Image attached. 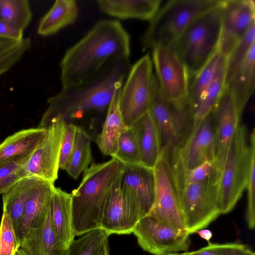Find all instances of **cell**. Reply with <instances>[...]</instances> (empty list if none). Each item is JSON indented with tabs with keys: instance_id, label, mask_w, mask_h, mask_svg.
<instances>
[{
	"instance_id": "cell-30",
	"label": "cell",
	"mask_w": 255,
	"mask_h": 255,
	"mask_svg": "<svg viewBox=\"0 0 255 255\" xmlns=\"http://www.w3.org/2000/svg\"><path fill=\"white\" fill-rule=\"evenodd\" d=\"M92 137L82 127H77L73 148L64 170L74 179L88 168L92 160Z\"/></svg>"
},
{
	"instance_id": "cell-42",
	"label": "cell",
	"mask_w": 255,
	"mask_h": 255,
	"mask_svg": "<svg viewBox=\"0 0 255 255\" xmlns=\"http://www.w3.org/2000/svg\"><path fill=\"white\" fill-rule=\"evenodd\" d=\"M222 255H255L247 245L238 243L221 244Z\"/></svg>"
},
{
	"instance_id": "cell-18",
	"label": "cell",
	"mask_w": 255,
	"mask_h": 255,
	"mask_svg": "<svg viewBox=\"0 0 255 255\" xmlns=\"http://www.w3.org/2000/svg\"><path fill=\"white\" fill-rule=\"evenodd\" d=\"M241 119L230 90L225 88L214 109V159L220 172Z\"/></svg>"
},
{
	"instance_id": "cell-10",
	"label": "cell",
	"mask_w": 255,
	"mask_h": 255,
	"mask_svg": "<svg viewBox=\"0 0 255 255\" xmlns=\"http://www.w3.org/2000/svg\"><path fill=\"white\" fill-rule=\"evenodd\" d=\"M214 110L190 131L180 145L169 153L172 174L191 170L214 159Z\"/></svg>"
},
{
	"instance_id": "cell-41",
	"label": "cell",
	"mask_w": 255,
	"mask_h": 255,
	"mask_svg": "<svg viewBox=\"0 0 255 255\" xmlns=\"http://www.w3.org/2000/svg\"><path fill=\"white\" fill-rule=\"evenodd\" d=\"M76 125L71 123L66 124L61 140L59 167L64 170L72 152L77 128Z\"/></svg>"
},
{
	"instance_id": "cell-16",
	"label": "cell",
	"mask_w": 255,
	"mask_h": 255,
	"mask_svg": "<svg viewBox=\"0 0 255 255\" xmlns=\"http://www.w3.org/2000/svg\"><path fill=\"white\" fill-rule=\"evenodd\" d=\"M121 174L109 193L102 214L101 229L109 236L130 234L140 220L136 209L122 187Z\"/></svg>"
},
{
	"instance_id": "cell-13",
	"label": "cell",
	"mask_w": 255,
	"mask_h": 255,
	"mask_svg": "<svg viewBox=\"0 0 255 255\" xmlns=\"http://www.w3.org/2000/svg\"><path fill=\"white\" fill-rule=\"evenodd\" d=\"M149 113L158 128L162 149H166L170 153L180 145L188 135L186 133L188 124H192V112L190 104L183 109L173 107L162 97L157 82Z\"/></svg>"
},
{
	"instance_id": "cell-4",
	"label": "cell",
	"mask_w": 255,
	"mask_h": 255,
	"mask_svg": "<svg viewBox=\"0 0 255 255\" xmlns=\"http://www.w3.org/2000/svg\"><path fill=\"white\" fill-rule=\"evenodd\" d=\"M223 0H170L149 21L143 34V50L172 46L197 18L219 6Z\"/></svg>"
},
{
	"instance_id": "cell-9",
	"label": "cell",
	"mask_w": 255,
	"mask_h": 255,
	"mask_svg": "<svg viewBox=\"0 0 255 255\" xmlns=\"http://www.w3.org/2000/svg\"><path fill=\"white\" fill-rule=\"evenodd\" d=\"M152 50L153 66L162 97L176 108L187 107L190 104V77L186 66L172 46Z\"/></svg>"
},
{
	"instance_id": "cell-38",
	"label": "cell",
	"mask_w": 255,
	"mask_h": 255,
	"mask_svg": "<svg viewBox=\"0 0 255 255\" xmlns=\"http://www.w3.org/2000/svg\"><path fill=\"white\" fill-rule=\"evenodd\" d=\"M19 246L10 218L3 209L0 225V255H14Z\"/></svg>"
},
{
	"instance_id": "cell-3",
	"label": "cell",
	"mask_w": 255,
	"mask_h": 255,
	"mask_svg": "<svg viewBox=\"0 0 255 255\" xmlns=\"http://www.w3.org/2000/svg\"><path fill=\"white\" fill-rule=\"evenodd\" d=\"M124 164L115 158L93 163L71 194L72 225L76 236L101 229L104 208L109 193L121 174Z\"/></svg>"
},
{
	"instance_id": "cell-28",
	"label": "cell",
	"mask_w": 255,
	"mask_h": 255,
	"mask_svg": "<svg viewBox=\"0 0 255 255\" xmlns=\"http://www.w3.org/2000/svg\"><path fill=\"white\" fill-rule=\"evenodd\" d=\"M78 14V8L74 0H57L48 12L41 19L37 32L42 36L56 33L73 23Z\"/></svg>"
},
{
	"instance_id": "cell-24",
	"label": "cell",
	"mask_w": 255,
	"mask_h": 255,
	"mask_svg": "<svg viewBox=\"0 0 255 255\" xmlns=\"http://www.w3.org/2000/svg\"><path fill=\"white\" fill-rule=\"evenodd\" d=\"M46 129L38 128L19 130L0 144V165L12 159L32 154L46 134Z\"/></svg>"
},
{
	"instance_id": "cell-35",
	"label": "cell",
	"mask_w": 255,
	"mask_h": 255,
	"mask_svg": "<svg viewBox=\"0 0 255 255\" xmlns=\"http://www.w3.org/2000/svg\"><path fill=\"white\" fill-rule=\"evenodd\" d=\"M31 155L15 158L0 165V195L21 179L30 176L26 165Z\"/></svg>"
},
{
	"instance_id": "cell-6",
	"label": "cell",
	"mask_w": 255,
	"mask_h": 255,
	"mask_svg": "<svg viewBox=\"0 0 255 255\" xmlns=\"http://www.w3.org/2000/svg\"><path fill=\"white\" fill-rule=\"evenodd\" d=\"M222 3L194 21L172 46L186 66L190 79L218 50Z\"/></svg>"
},
{
	"instance_id": "cell-27",
	"label": "cell",
	"mask_w": 255,
	"mask_h": 255,
	"mask_svg": "<svg viewBox=\"0 0 255 255\" xmlns=\"http://www.w3.org/2000/svg\"><path fill=\"white\" fill-rule=\"evenodd\" d=\"M255 45L252 47L244 64L226 87L230 90L241 117L255 91Z\"/></svg>"
},
{
	"instance_id": "cell-15",
	"label": "cell",
	"mask_w": 255,
	"mask_h": 255,
	"mask_svg": "<svg viewBox=\"0 0 255 255\" xmlns=\"http://www.w3.org/2000/svg\"><path fill=\"white\" fill-rule=\"evenodd\" d=\"M65 123L58 121L47 128L45 136L35 149L26 165L30 176L51 182L58 178L61 140Z\"/></svg>"
},
{
	"instance_id": "cell-1",
	"label": "cell",
	"mask_w": 255,
	"mask_h": 255,
	"mask_svg": "<svg viewBox=\"0 0 255 255\" xmlns=\"http://www.w3.org/2000/svg\"><path fill=\"white\" fill-rule=\"evenodd\" d=\"M130 54V36L121 22L100 20L65 52L60 63L62 87L86 82Z\"/></svg>"
},
{
	"instance_id": "cell-29",
	"label": "cell",
	"mask_w": 255,
	"mask_h": 255,
	"mask_svg": "<svg viewBox=\"0 0 255 255\" xmlns=\"http://www.w3.org/2000/svg\"><path fill=\"white\" fill-rule=\"evenodd\" d=\"M226 58L222 56L214 77L208 87L202 99L192 115L190 131L193 130L215 108L225 88Z\"/></svg>"
},
{
	"instance_id": "cell-21",
	"label": "cell",
	"mask_w": 255,
	"mask_h": 255,
	"mask_svg": "<svg viewBox=\"0 0 255 255\" xmlns=\"http://www.w3.org/2000/svg\"><path fill=\"white\" fill-rule=\"evenodd\" d=\"M160 0H98L104 13L120 19L151 20L161 6Z\"/></svg>"
},
{
	"instance_id": "cell-17",
	"label": "cell",
	"mask_w": 255,
	"mask_h": 255,
	"mask_svg": "<svg viewBox=\"0 0 255 255\" xmlns=\"http://www.w3.org/2000/svg\"><path fill=\"white\" fill-rule=\"evenodd\" d=\"M122 187L136 209L140 220L148 215L155 198L153 168L141 164L124 165L121 176Z\"/></svg>"
},
{
	"instance_id": "cell-26",
	"label": "cell",
	"mask_w": 255,
	"mask_h": 255,
	"mask_svg": "<svg viewBox=\"0 0 255 255\" xmlns=\"http://www.w3.org/2000/svg\"><path fill=\"white\" fill-rule=\"evenodd\" d=\"M40 180L35 176L25 177L2 194L3 209L10 218L17 240L25 205Z\"/></svg>"
},
{
	"instance_id": "cell-23",
	"label": "cell",
	"mask_w": 255,
	"mask_h": 255,
	"mask_svg": "<svg viewBox=\"0 0 255 255\" xmlns=\"http://www.w3.org/2000/svg\"><path fill=\"white\" fill-rule=\"evenodd\" d=\"M122 87L115 92L106 113L102 131L96 140L100 151L105 155L112 156L115 154L120 136L128 128L124 124L120 111L119 100Z\"/></svg>"
},
{
	"instance_id": "cell-47",
	"label": "cell",
	"mask_w": 255,
	"mask_h": 255,
	"mask_svg": "<svg viewBox=\"0 0 255 255\" xmlns=\"http://www.w3.org/2000/svg\"><path fill=\"white\" fill-rule=\"evenodd\" d=\"M99 255H109L108 239L106 240L104 242Z\"/></svg>"
},
{
	"instance_id": "cell-25",
	"label": "cell",
	"mask_w": 255,
	"mask_h": 255,
	"mask_svg": "<svg viewBox=\"0 0 255 255\" xmlns=\"http://www.w3.org/2000/svg\"><path fill=\"white\" fill-rule=\"evenodd\" d=\"M137 134L141 164L153 168L162 152L159 132L148 112L133 126Z\"/></svg>"
},
{
	"instance_id": "cell-31",
	"label": "cell",
	"mask_w": 255,
	"mask_h": 255,
	"mask_svg": "<svg viewBox=\"0 0 255 255\" xmlns=\"http://www.w3.org/2000/svg\"><path fill=\"white\" fill-rule=\"evenodd\" d=\"M222 56L217 50L193 77V80L189 86V103L192 115L199 106L211 82Z\"/></svg>"
},
{
	"instance_id": "cell-43",
	"label": "cell",
	"mask_w": 255,
	"mask_h": 255,
	"mask_svg": "<svg viewBox=\"0 0 255 255\" xmlns=\"http://www.w3.org/2000/svg\"><path fill=\"white\" fill-rule=\"evenodd\" d=\"M0 35L17 41L23 38V31L0 19Z\"/></svg>"
},
{
	"instance_id": "cell-12",
	"label": "cell",
	"mask_w": 255,
	"mask_h": 255,
	"mask_svg": "<svg viewBox=\"0 0 255 255\" xmlns=\"http://www.w3.org/2000/svg\"><path fill=\"white\" fill-rule=\"evenodd\" d=\"M132 233L139 246L154 255H169L186 251L191 244L190 235L185 230L175 229L150 215L139 220Z\"/></svg>"
},
{
	"instance_id": "cell-40",
	"label": "cell",
	"mask_w": 255,
	"mask_h": 255,
	"mask_svg": "<svg viewBox=\"0 0 255 255\" xmlns=\"http://www.w3.org/2000/svg\"><path fill=\"white\" fill-rule=\"evenodd\" d=\"M246 189H247L246 219L248 227L253 230L255 225V152L252 156Z\"/></svg>"
},
{
	"instance_id": "cell-20",
	"label": "cell",
	"mask_w": 255,
	"mask_h": 255,
	"mask_svg": "<svg viewBox=\"0 0 255 255\" xmlns=\"http://www.w3.org/2000/svg\"><path fill=\"white\" fill-rule=\"evenodd\" d=\"M50 209L51 204L44 223L29 229L20 240L19 249L24 255H66L67 247L57 239L54 232Z\"/></svg>"
},
{
	"instance_id": "cell-48",
	"label": "cell",
	"mask_w": 255,
	"mask_h": 255,
	"mask_svg": "<svg viewBox=\"0 0 255 255\" xmlns=\"http://www.w3.org/2000/svg\"><path fill=\"white\" fill-rule=\"evenodd\" d=\"M14 255H24L21 250L18 248Z\"/></svg>"
},
{
	"instance_id": "cell-45",
	"label": "cell",
	"mask_w": 255,
	"mask_h": 255,
	"mask_svg": "<svg viewBox=\"0 0 255 255\" xmlns=\"http://www.w3.org/2000/svg\"><path fill=\"white\" fill-rule=\"evenodd\" d=\"M21 41H17L0 35V52L12 48L19 44Z\"/></svg>"
},
{
	"instance_id": "cell-36",
	"label": "cell",
	"mask_w": 255,
	"mask_h": 255,
	"mask_svg": "<svg viewBox=\"0 0 255 255\" xmlns=\"http://www.w3.org/2000/svg\"><path fill=\"white\" fill-rule=\"evenodd\" d=\"M112 157L124 165L141 164L137 134L133 127L121 134L117 150Z\"/></svg>"
},
{
	"instance_id": "cell-2",
	"label": "cell",
	"mask_w": 255,
	"mask_h": 255,
	"mask_svg": "<svg viewBox=\"0 0 255 255\" xmlns=\"http://www.w3.org/2000/svg\"><path fill=\"white\" fill-rule=\"evenodd\" d=\"M130 67L129 58H122L86 82L62 88L48 99V107L37 128L46 129L58 121L71 123L89 113H107L116 90L123 86Z\"/></svg>"
},
{
	"instance_id": "cell-22",
	"label": "cell",
	"mask_w": 255,
	"mask_h": 255,
	"mask_svg": "<svg viewBox=\"0 0 255 255\" xmlns=\"http://www.w3.org/2000/svg\"><path fill=\"white\" fill-rule=\"evenodd\" d=\"M51 220L57 239L67 248L74 240L71 194L60 188L54 189L51 201Z\"/></svg>"
},
{
	"instance_id": "cell-34",
	"label": "cell",
	"mask_w": 255,
	"mask_h": 255,
	"mask_svg": "<svg viewBox=\"0 0 255 255\" xmlns=\"http://www.w3.org/2000/svg\"><path fill=\"white\" fill-rule=\"evenodd\" d=\"M109 237L101 229L89 231L71 242L66 255H99L104 242Z\"/></svg>"
},
{
	"instance_id": "cell-33",
	"label": "cell",
	"mask_w": 255,
	"mask_h": 255,
	"mask_svg": "<svg viewBox=\"0 0 255 255\" xmlns=\"http://www.w3.org/2000/svg\"><path fill=\"white\" fill-rule=\"evenodd\" d=\"M255 23L253 24L241 40L226 58L225 88L245 61L252 47L255 45Z\"/></svg>"
},
{
	"instance_id": "cell-11",
	"label": "cell",
	"mask_w": 255,
	"mask_h": 255,
	"mask_svg": "<svg viewBox=\"0 0 255 255\" xmlns=\"http://www.w3.org/2000/svg\"><path fill=\"white\" fill-rule=\"evenodd\" d=\"M153 169L155 178V198L149 215L175 229L185 230L168 150H162Z\"/></svg>"
},
{
	"instance_id": "cell-32",
	"label": "cell",
	"mask_w": 255,
	"mask_h": 255,
	"mask_svg": "<svg viewBox=\"0 0 255 255\" xmlns=\"http://www.w3.org/2000/svg\"><path fill=\"white\" fill-rule=\"evenodd\" d=\"M27 0H0V19L24 31L32 19Z\"/></svg>"
},
{
	"instance_id": "cell-46",
	"label": "cell",
	"mask_w": 255,
	"mask_h": 255,
	"mask_svg": "<svg viewBox=\"0 0 255 255\" xmlns=\"http://www.w3.org/2000/svg\"><path fill=\"white\" fill-rule=\"evenodd\" d=\"M195 233L198 234L201 238L208 242V244L210 243L209 241L213 236L212 232L210 230L203 229L196 231Z\"/></svg>"
},
{
	"instance_id": "cell-44",
	"label": "cell",
	"mask_w": 255,
	"mask_h": 255,
	"mask_svg": "<svg viewBox=\"0 0 255 255\" xmlns=\"http://www.w3.org/2000/svg\"><path fill=\"white\" fill-rule=\"evenodd\" d=\"M221 246V244L210 243L207 246L196 251L176 253L169 255H222Z\"/></svg>"
},
{
	"instance_id": "cell-5",
	"label": "cell",
	"mask_w": 255,
	"mask_h": 255,
	"mask_svg": "<svg viewBox=\"0 0 255 255\" xmlns=\"http://www.w3.org/2000/svg\"><path fill=\"white\" fill-rule=\"evenodd\" d=\"M248 137L246 126L240 124L220 170L218 199L222 214L233 209L246 188L251 158L255 152V128Z\"/></svg>"
},
{
	"instance_id": "cell-37",
	"label": "cell",
	"mask_w": 255,
	"mask_h": 255,
	"mask_svg": "<svg viewBox=\"0 0 255 255\" xmlns=\"http://www.w3.org/2000/svg\"><path fill=\"white\" fill-rule=\"evenodd\" d=\"M217 174H220V171L215 159L206 161L191 170L172 173L176 188L204 181Z\"/></svg>"
},
{
	"instance_id": "cell-14",
	"label": "cell",
	"mask_w": 255,
	"mask_h": 255,
	"mask_svg": "<svg viewBox=\"0 0 255 255\" xmlns=\"http://www.w3.org/2000/svg\"><path fill=\"white\" fill-rule=\"evenodd\" d=\"M255 23V4L253 0H223L221 31L218 50L227 58Z\"/></svg>"
},
{
	"instance_id": "cell-19",
	"label": "cell",
	"mask_w": 255,
	"mask_h": 255,
	"mask_svg": "<svg viewBox=\"0 0 255 255\" xmlns=\"http://www.w3.org/2000/svg\"><path fill=\"white\" fill-rule=\"evenodd\" d=\"M55 186L51 182L41 179L28 200L18 233L19 242L27 231L41 226L45 222Z\"/></svg>"
},
{
	"instance_id": "cell-39",
	"label": "cell",
	"mask_w": 255,
	"mask_h": 255,
	"mask_svg": "<svg viewBox=\"0 0 255 255\" xmlns=\"http://www.w3.org/2000/svg\"><path fill=\"white\" fill-rule=\"evenodd\" d=\"M31 44L29 38L24 37L17 46L0 52V76L10 70L21 59L24 54L30 48Z\"/></svg>"
},
{
	"instance_id": "cell-8",
	"label": "cell",
	"mask_w": 255,
	"mask_h": 255,
	"mask_svg": "<svg viewBox=\"0 0 255 255\" xmlns=\"http://www.w3.org/2000/svg\"><path fill=\"white\" fill-rule=\"evenodd\" d=\"M220 174L176 188L185 229L189 235L204 229L221 214L218 199Z\"/></svg>"
},
{
	"instance_id": "cell-7",
	"label": "cell",
	"mask_w": 255,
	"mask_h": 255,
	"mask_svg": "<svg viewBox=\"0 0 255 255\" xmlns=\"http://www.w3.org/2000/svg\"><path fill=\"white\" fill-rule=\"evenodd\" d=\"M153 68L152 59L147 53L131 66L122 87L120 111L128 128L149 111L157 86Z\"/></svg>"
}]
</instances>
